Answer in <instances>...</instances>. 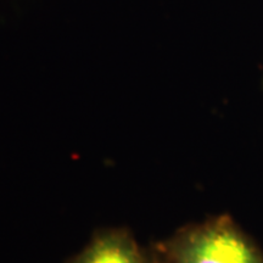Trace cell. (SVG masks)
Returning <instances> with one entry per match:
<instances>
[{"mask_svg":"<svg viewBox=\"0 0 263 263\" xmlns=\"http://www.w3.org/2000/svg\"><path fill=\"white\" fill-rule=\"evenodd\" d=\"M73 263H144V259L128 236L112 233L98 238Z\"/></svg>","mask_w":263,"mask_h":263,"instance_id":"7a4b0ae2","label":"cell"},{"mask_svg":"<svg viewBox=\"0 0 263 263\" xmlns=\"http://www.w3.org/2000/svg\"><path fill=\"white\" fill-rule=\"evenodd\" d=\"M170 263H263L262 250L232 218L183 230L167 245Z\"/></svg>","mask_w":263,"mask_h":263,"instance_id":"6da1fadb","label":"cell"}]
</instances>
